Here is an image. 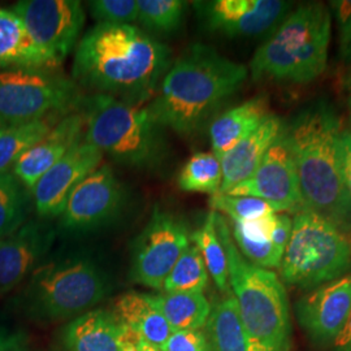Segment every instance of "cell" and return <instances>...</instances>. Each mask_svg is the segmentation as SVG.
<instances>
[{"mask_svg": "<svg viewBox=\"0 0 351 351\" xmlns=\"http://www.w3.org/2000/svg\"><path fill=\"white\" fill-rule=\"evenodd\" d=\"M172 51L134 25L97 24L77 43L75 84L138 104L155 95L169 71Z\"/></svg>", "mask_w": 351, "mask_h": 351, "instance_id": "cell-1", "label": "cell"}, {"mask_svg": "<svg viewBox=\"0 0 351 351\" xmlns=\"http://www.w3.org/2000/svg\"><path fill=\"white\" fill-rule=\"evenodd\" d=\"M247 75V66L228 59L211 46L191 45L171 65L147 110L164 129L191 136L239 91Z\"/></svg>", "mask_w": 351, "mask_h": 351, "instance_id": "cell-2", "label": "cell"}, {"mask_svg": "<svg viewBox=\"0 0 351 351\" xmlns=\"http://www.w3.org/2000/svg\"><path fill=\"white\" fill-rule=\"evenodd\" d=\"M342 132L337 113L323 101L303 110L287 126L303 207L348 232L351 199L342 176Z\"/></svg>", "mask_w": 351, "mask_h": 351, "instance_id": "cell-3", "label": "cell"}, {"mask_svg": "<svg viewBox=\"0 0 351 351\" xmlns=\"http://www.w3.org/2000/svg\"><path fill=\"white\" fill-rule=\"evenodd\" d=\"M215 226L226 250L229 288L252 351H290L291 320L284 282L274 271L254 265L239 252L223 215L216 213Z\"/></svg>", "mask_w": 351, "mask_h": 351, "instance_id": "cell-4", "label": "cell"}, {"mask_svg": "<svg viewBox=\"0 0 351 351\" xmlns=\"http://www.w3.org/2000/svg\"><path fill=\"white\" fill-rule=\"evenodd\" d=\"M332 34L330 13L322 3H307L289 12L252 55L254 81L308 84L326 71Z\"/></svg>", "mask_w": 351, "mask_h": 351, "instance_id": "cell-5", "label": "cell"}, {"mask_svg": "<svg viewBox=\"0 0 351 351\" xmlns=\"http://www.w3.org/2000/svg\"><path fill=\"white\" fill-rule=\"evenodd\" d=\"M80 112L85 117L84 141L114 162L137 169H154L163 163L168 154L164 128L147 108L94 94L84 98Z\"/></svg>", "mask_w": 351, "mask_h": 351, "instance_id": "cell-6", "label": "cell"}, {"mask_svg": "<svg viewBox=\"0 0 351 351\" xmlns=\"http://www.w3.org/2000/svg\"><path fill=\"white\" fill-rule=\"evenodd\" d=\"M111 290L108 275L91 256L72 254L39 265L24 293L27 314L56 322L90 311Z\"/></svg>", "mask_w": 351, "mask_h": 351, "instance_id": "cell-7", "label": "cell"}, {"mask_svg": "<svg viewBox=\"0 0 351 351\" xmlns=\"http://www.w3.org/2000/svg\"><path fill=\"white\" fill-rule=\"evenodd\" d=\"M350 267L348 232L306 208L294 215L291 234L278 267L282 282L313 290L343 276Z\"/></svg>", "mask_w": 351, "mask_h": 351, "instance_id": "cell-8", "label": "cell"}, {"mask_svg": "<svg viewBox=\"0 0 351 351\" xmlns=\"http://www.w3.org/2000/svg\"><path fill=\"white\" fill-rule=\"evenodd\" d=\"M84 97L73 80L46 68L0 69V125H12L80 110Z\"/></svg>", "mask_w": 351, "mask_h": 351, "instance_id": "cell-9", "label": "cell"}, {"mask_svg": "<svg viewBox=\"0 0 351 351\" xmlns=\"http://www.w3.org/2000/svg\"><path fill=\"white\" fill-rule=\"evenodd\" d=\"M189 245L186 224L173 213L156 208L133 242L130 278L139 285L163 290L165 278Z\"/></svg>", "mask_w": 351, "mask_h": 351, "instance_id": "cell-10", "label": "cell"}, {"mask_svg": "<svg viewBox=\"0 0 351 351\" xmlns=\"http://www.w3.org/2000/svg\"><path fill=\"white\" fill-rule=\"evenodd\" d=\"M12 10L52 69L77 46L86 20L84 5L77 0H21Z\"/></svg>", "mask_w": 351, "mask_h": 351, "instance_id": "cell-11", "label": "cell"}, {"mask_svg": "<svg viewBox=\"0 0 351 351\" xmlns=\"http://www.w3.org/2000/svg\"><path fill=\"white\" fill-rule=\"evenodd\" d=\"M125 202L124 185L112 168L103 164L73 190L60 216V226L72 233L101 229L120 215Z\"/></svg>", "mask_w": 351, "mask_h": 351, "instance_id": "cell-12", "label": "cell"}, {"mask_svg": "<svg viewBox=\"0 0 351 351\" xmlns=\"http://www.w3.org/2000/svg\"><path fill=\"white\" fill-rule=\"evenodd\" d=\"M226 194L263 199L277 213L295 215L304 208L297 169L289 147L287 125L267 151L254 175Z\"/></svg>", "mask_w": 351, "mask_h": 351, "instance_id": "cell-13", "label": "cell"}, {"mask_svg": "<svg viewBox=\"0 0 351 351\" xmlns=\"http://www.w3.org/2000/svg\"><path fill=\"white\" fill-rule=\"evenodd\" d=\"M194 8L208 30L226 37H256L281 23L291 4L281 0L195 1Z\"/></svg>", "mask_w": 351, "mask_h": 351, "instance_id": "cell-14", "label": "cell"}, {"mask_svg": "<svg viewBox=\"0 0 351 351\" xmlns=\"http://www.w3.org/2000/svg\"><path fill=\"white\" fill-rule=\"evenodd\" d=\"M351 314V275L313 289L295 303L298 324L317 346H333Z\"/></svg>", "mask_w": 351, "mask_h": 351, "instance_id": "cell-15", "label": "cell"}, {"mask_svg": "<svg viewBox=\"0 0 351 351\" xmlns=\"http://www.w3.org/2000/svg\"><path fill=\"white\" fill-rule=\"evenodd\" d=\"M103 152L85 141L75 145L32 189L38 216H62L71 194L88 175L101 167Z\"/></svg>", "mask_w": 351, "mask_h": 351, "instance_id": "cell-16", "label": "cell"}, {"mask_svg": "<svg viewBox=\"0 0 351 351\" xmlns=\"http://www.w3.org/2000/svg\"><path fill=\"white\" fill-rule=\"evenodd\" d=\"M55 239L56 230L49 223L29 220L0 239V295L12 291L34 274Z\"/></svg>", "mask_w": 351, "mask_h": 351, "instance_id": "cell-17", "label": "cell"}, {"mask_svg": "<svg viewBox=\"0 0 351 351\" xmlns=\"http://www.w3.org/2000/svg\"><path fill=\"white\" fill-rule=\"evenodd\" d=\"M85 137V117L82 112L63 116L50 132L13 165L16 176L26 188H34L38 180L58 163L64 155Z\"/></svg>", "mask_w": 351, "mask_h": 351, "instance_id": "cell-18", "label": "cell"}, {"mask_svg": "<svg viewBox=\"0 0 351 351\" xmlns=\"http://www.w3.org/2000/svg\"><path fill=\"white\" fill-rule=\"evenodd\" d=\"M284 128L285 124L282 120L276 114L269 113L261 125L220 158L223 169L220 194H226L254 175L259 164L262 163L264 155L281 134Z\"/></svg>", "mask_w": 351, "mask_h": 351, "instance_id": "cell-19", "label": "cell"}, {"mask_svg": "<svg viewBox=\"0 0 351 351\" xmlns=\"http://www.w3.org/2000/svg\"><path fill=\"white\" fill-rule=\"evenodd\" d=\"M265 95L251 98L216 117L210 126L213 152L220 159L269 114Z\"/></svg>", "mask_w": 351, "mask_h": 351, "instance_id": "cell-20", "label": "cell"}, {"mask_svg": "<svg viewBox=\"0 0 351 351\" xmlns=\"http://www.w3.org/2000/svg\"><path fill=\"white\" fill-rule=\"evenodd\" d=\"M120 324L111 311L91 310L77 316L64 330L68 351H121Z\"/></svg>", "mask_w": 351, "mask_h": 351, "instance_id": "cell-21", "label": "cell"}, {"mask_svg": "<svg viewBox=\"0 0 351 351\" xmlns=\"http://www.w3.org/2000/svg\"><path fill=\"white\" fill-rule=\"evenodd\" d=\"M111 313L117 322L134 329L156 349H160L173 333L163 315L151 303L149 294L125 293L114 301Z\"/></svg>", "mask_w": 351, "mask_h": 351, "instance_id": "cell-22", "label": "cell"}, {"mask_svg": "<svg viewBox=\"0 0 351 351\" xmlns=\"http://www.w3.org/2000/svg\"><path fill=\"white\" fill-rule=\"evenodd\" d=\"M13 66L52 69L13 10L0 8V69Z\"/></svg>", "mask_w": 351, "mask_h": 351, "instance_id": "cell-23", "label": "cell"}, {"mask_svg": "<svg viewBox=\"0 0 351 351\" xmlns=\"http://www.w3.org/2000/svg\"><path fill=\"white\" fill-rule=\"evenodd\" d=\"M206 335L211 351H252L250 339L239 316L237 302L230 290L211 306Z\"/></svg>", "mask_w": 351, "mask_h": 351, "instance_id": "cell-24", "label": "cell"}, {"mask_svg": "<svg viewBox=\"0 0 351 351\" xmlns=\"http://www.w3.org/2000/svg\"><path fill=\"white\" fill-rule=\"evenodd\" d=\"M154 307L163 315L173 332L206 326L211 304L203 293L177 291L149 294Z\"/></svg>", "mask_w": 351, "mask_h": 351, "instance_id": "cell-25", "label": "cell"}, {"mask_svg": "<svg viewBox=\"0 0 351 351\" xmlns=\"http://www.w3.org/2000/svg\"><path fill=\"white\" fill-rule=\"evenodd\" d=\"M59 121L58 116L0 126V173L10 172L26 151L37 145Z\"/></svg>", "mask_w": 351, "mask_h": 351, "instance_id": "cell-26", "label": "cell"}, {"mask_svg": "<svg viewBox=\"0 0 351 351\" xmlns=\"http://www.w3.org/2000/svg\"><path fill=\"white\" fill-rule=\"evenodd\" d=\"M221 182V163L213 152L194 154L177 177V185L182 191L203 193L211 197L220 193Z\"/></svg>", "mask_w": 351, "mask_h": 351, "instance_id": "cell-27", "label": "cell"}, {"mask_svg": "<svg viewBox=\"0 0 351 351\" xmlns=\"http://www.w3.org/2000/svg\"><path fill=\"white\" fill-rule=\"evenodd\" d=\"M215 219L216 213L211 211L207 215L203 226L190 234V241H193V243L201 251L208 275L213 277L216 288L226 294L229 291L228 262L224 246L216 230Z\"/></svg>", "mask_w": 351, "mask_h": 351, "instance_id": "cell-28", "label": "cell"}, {"mask_svg": "<svg viewBox=\"0 0 351 351\" xmlns=\"http://www.w3.org/2000/svg\"><path fill=\"white\" fill-rule=\"evenodd\" d=\"M26 189L11 172L0 173V239L25 223L30 202Z\"/></svg>", "mask_w": 351, "mask_h": 351, "instance_id": "cell-29", "label": "cell"}, {"mask_svg": "<svg viewBox=\"0 0 351 351\" xmlns=\"http://www.w3.org/2000/svg\"><path fill=\"white\" fill-rule=\"evenodd\" d=\"M208 285V271L202 258L201 251L194 243L178 258L163 284L164 293L195 291L203 293Z\"/></svg>", "mask_w": 351, "mask_h": 351, "instance_id": "cell-30", "label": "cell"}, {"mask_svg": "<svg viewBox=\"0 0 351 351\" xmlns=\"http://www.w3.org/2000/svg\"><path fill=\"white\" fill-rule=\"evenodd\" d=\"M137 21L143 27L160 34L178 30L188 8V3L181 0H137Z\"/></svg>", "mask_w": 351, "mask_h": 351, "instance_id": "cell-31", "label": "cell"}, {"mask_svg": "<svg viewBox=\"0 0 351 351\" xmlns=\"http://www.w3.org/2000/svg\"><path fill=\"white\" fill-rule=\"evenodd\" d=\"M208 203L213 213H224L232 221H251L277 213L268 202L254 197H234L219 193L213 195Z\"/></svg>", "mask_w": 351, "mask_h": 351, "instance_id": "cell-32", "label": "cell"}, {"mask_svg": "<svg viewBox=\"0 0 351 351\" xmlns=\"http://www.w3.org/2000/svg\"><path fill=\"white\" fill-rule=\"evenodd\" d=\"M88 7L98 24L132 25L138 20L137 0H93Z\"/></svg>", "mask_w": 351, "mask_h": 351, "instance_id": "cell-33", "label": "cell"}, {"mask_svg": "<svg viewBox=\"0 0 351 351\" xmlns=\"http://www.w3.org/2000/svg\"><path fill=\"white\" fill-rule=\"evenodd\" d=\"M160 351H211L206 332L202 329H189L173 332Z\"/></svg>", "mask_w": 351, "mask_h": 351, "instance_id": "cell-34", "label": "cell"}, {"mask_svg": "<svg viewBox=\"0 0 351 351\" xmlns=\"http://www.w3.org/2000/svg\"><path fill=\"white\" fill-rule=\"evenodd\" d=\"M291 228H293V219L289 216L288 213H276V224L272 232L271 241L277 250L282 254L287 249V245L291 234Z\"/></svg>", "mask_w": 351, "mask_h": 351, "instance_id": "cell-35", "label": "cell"}, {"mask_svg": "<svg viewBox=\"0 0 351 351\" xmlns=\"http://www.w3.org/2000/svg\"><path fill=\"white\" fill-rule=\"evenodd\" d=\"M341 163L345 186L351 199V133L348 129H345L341 136Z\"/></svg>", "mask_w": 351, "mask_h": 351, "instance_id": "cell-36", "label": "cell"}, {"mask_svg": "<svg viewBox=\"0 0 351 351\" xmlns=\"http://www.w3.org/2000/svg\"><path fill=\"white\" fill-rule=\"evenodd\" d=\"M27 337L21 330L0 328V351H17L25 349Z\"/></svg>", "mask_w": 351, "mask_h": 351, "instance_id": "cell-37", "label": "cell"}, {"mask_svg": "<svg viewBox=\"0 0 351 351\" xmlns=\"http://www.w3.org/2000/svg\"><path fill=\"white\" fill-rule=\"evenodd\" d=\"M339 29L345 27L351 21V0H336L330 3Z\"/></svg>", "mask_w": 351, "mask_h": 351, "instance_id": "cell-38", "label": "cell"}, {"mask_svg": "<svg viewBox=\"0 0 351 351\" xmlns=\"http://www.w3.org/2000/svg\"><path fill=\"white\" fill-rule=\"evenodd\" d=\"M339 50L342 59L346 63H351V21L339 29Z\"/></svg>", "mask_w": 351, "mask_h": 351, "instance_id": "cell-39", "label": "cell"}, {"mask_svg": "<svg viewBox=\"0 0 351 351\" xmlns=\"http://www.w3.org/2000/svg\"><path fill=\"white\" fill-rule=\"evenodd\" d=\"M335 351H351V314L345 329L341 332L339 339L333 345Z\"/></svg>", "mask_w": 351, "mask_h": 351, "instance_id": "cell-40", "label": "cell"}, {"mask_svg": "<svg viewBox=\"0 0 351 351\" xmlns=\"http://www.w3.org/2000/svg\"><path fill=\"white\" fill-rule=\"evenodd\" d=\"M343 93H345L348 108H349L351 113V72L343 80Z\"/></svg>", "mask_w": 351, "mask_h": 351, "instance_id": "cell-41", "label": "cell"}, {"mask_svg": "<svg viewBox=\"0 0 351 351\" xmlns=\"http://www.w3.org/2000/svg\"><path fill=\"white\" fill-rule=\"evenodd\" d=\"M17 351H27L26 349H21V350H17Z\"/></svg>", "mask_w": 351, "mask_h": 351, "instance_id": "cell-42", "label": "cell"}, {"mask_svg": "<svg viewBox=\"0 0 351 351\" xmlns=\"http://www.w3.org/2000/svg\"><path fill=\"white\" fill-rule=\"evenodd\" d=\"M349 130H350V133H351V124H350V129H349Z\"/></svg>", "mask_w": 351, "mask_h": 351, "instance_id": "cell-43", "label": "cell"}, {"mask_svg": "<svg viewBox=\"0 0 351 351\" xmlns=\"http://www.w3.org/2000/svg\"><path fill=\"white\" fill-rule=\"evenodd\" d=\"M0 126H3V125H0Z\"/></svg>", "mask_w": 351, "mask_h": 351, "instance_id": "cell-44", "label": "cell"}]
</instances>
